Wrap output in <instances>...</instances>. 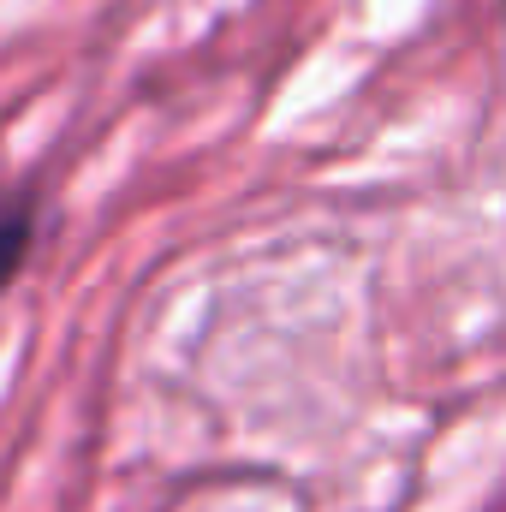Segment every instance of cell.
Returning a JSON list of instances; mask_svg holds the SVG:
<instances>
[{
    "label": "cell",
    "mask_w": 506,
    "mask_h": 512,
    "mask_svg": "<svg viewBox=\"0 0 506 512\" xmlns=\"http://www.w3.org/2000/svg\"><path fill=\"white\" fill-rule=\"evenodd\" d=\"M36 221H42L36 191H18L12 203H0V292H6V280L24 268V256L36 245Z\"/></svg>",
    "instance_id": "6da1fadb"
}]
</instances>
